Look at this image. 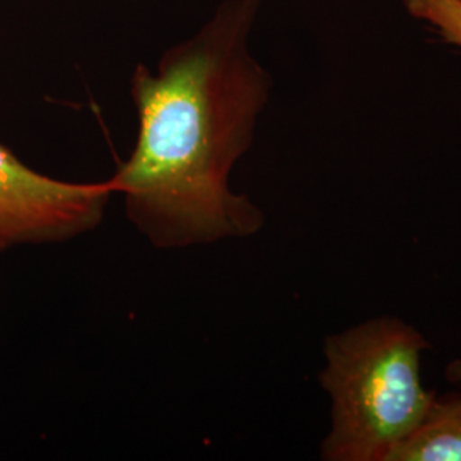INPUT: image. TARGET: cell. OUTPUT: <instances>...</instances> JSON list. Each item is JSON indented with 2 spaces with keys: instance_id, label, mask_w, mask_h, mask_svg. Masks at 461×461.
Here are the masks:
<instances>
[{
  "instance_id": "6da1fadb",
  "label": "cell",
  "mask_w": 461,
  "mask_h": 461,
  "mask_svg": "<svg viewBox=\"0 0 461 461\" xmlns=\"http://www.w3.org/2000/svg\"><path fill=\"white\" fill-rule=\"evenodd\" d=\"M260 4L228 0L195 38L166 53L156 74L133 72L137 142L106 182L150 247H205L264 228V211L230 185L272 91L247 45Z\"/></svg>"
},
{
  "instance_id": "7a4b0ae2",
  "label": "cell",
  "mask_w": 461,
  "mask_h": 461,
  "mask_svg": "<svg viewBox=\"0 0 461 461\" xmlns=\"http://www.w3.org/2000/svg\"><path fill=\"white\" fill-rule=\"evenodd\" d=\"M426 337L396 316H378L329 335L318 379L331 400L320 458L386 461L436 396L422 381Z\"/></svg>"
},
{
  "instance_id": "3957f363",
  "label": "cell",
  "mask_w": 461,
  "mask_h": 461,
  "mask_svg": "<svg viewBox=\"0 0 461 461\" xmlns=\"http://www.w3.org/2000/svg\"><path fill=\"white\" fill-rule=\"evenodd\" d=\"M115 192L108 182H64L0 144V251L55 245L96 230Z\"/></svg>"
},
{
  "instance_id": "277c9868",
  "label": "cell",
  "mask_w": 461,
  "mask_h": 461,
  "mask_svg": "<svg viewBox=\"0 0 461 461\" xmlns=\"http://www.w3.org/2000/svg\"><path fill=\"white\" fill-rule=\"evenodd\" d=\"M386 461H461V388L434 396L415 428Z\"/></svg>"
},
{
  "instance_id": "5b68a950",
  "label": "cell",
  "mask_w": 461,
  "mask_h": 461,
  "mask_svg": "<svg viewBox=\"0 0 461 461\" xmlns=\"http://www.w3.org/2000/svg\"><path fill=\"white\" fill-rule=\"evenodd\" d=\"M409 16L428 24L446 45L461 50V0H402Z\"/></svg>"
},
{
  "instance_id": "8992f818",
  "label": "cell",
  "mask_w": 461,
  "mask_h": 461,
  "mask_svg": "<svg viewBox=\"0 0 461 461\" xmlns=\"http://www.w3.org/2000/svg\"><path fill=\"white\" fill-rule=\"evenodd\" d=\"M445 376L451 384L461 388V359H455L446 366Z\"/></svg>"
}]
</instances>
